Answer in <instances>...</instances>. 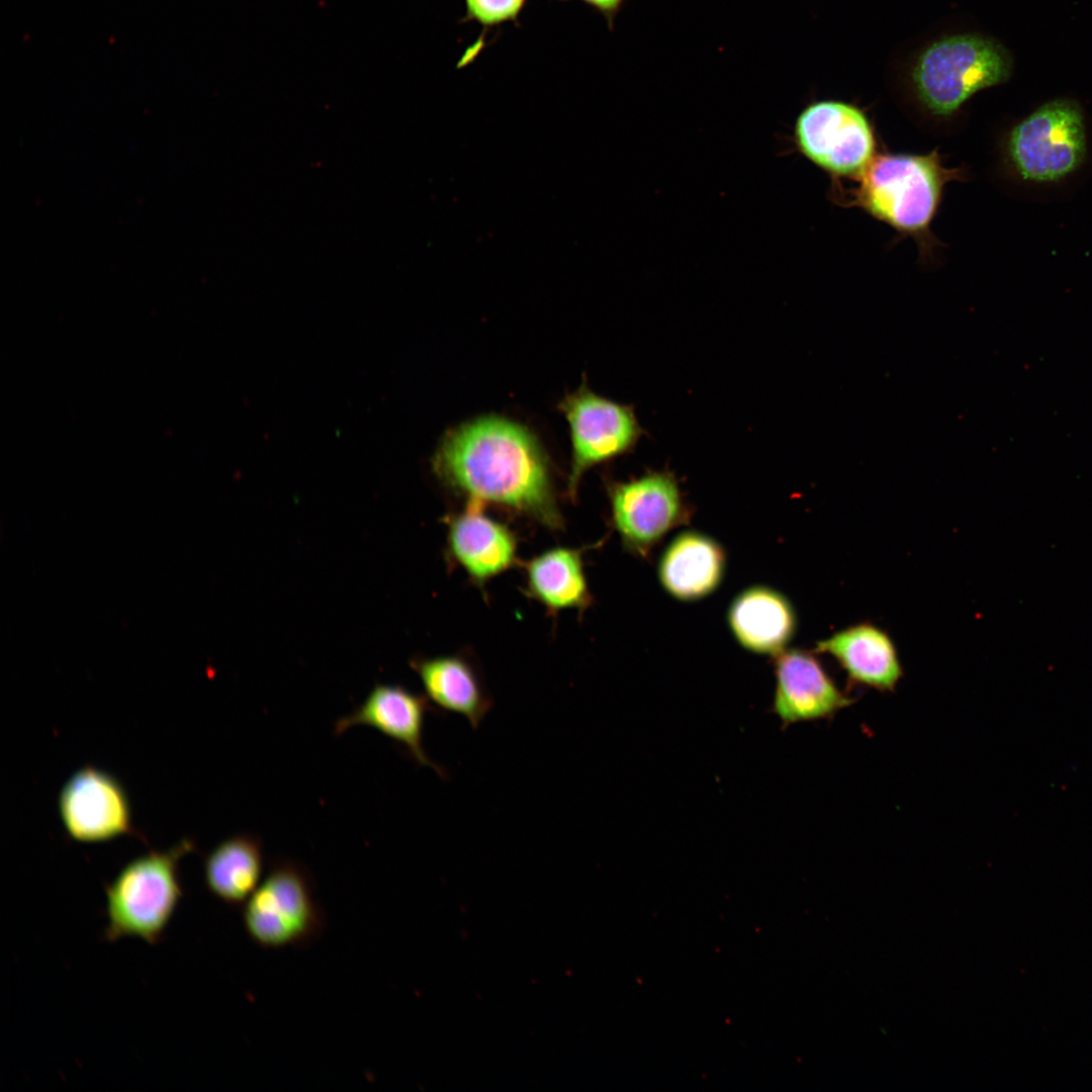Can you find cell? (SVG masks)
Returning <instances> with one entry per match:
<instances>
[{"label":"cell","instance_id":"6da1fadb","mask_svg":"<svg viewBox=\"0 0 1092 1092\" xmlns=\"http://www.w3.org/2000/svg\"><path fill=\"white\" fill-rule=\"evenodd\" d=\"M437 475L482 506H500L551 530L563 526L547 459L532 433L488 416L453 429L433 458Z\"/></svg>","mask_w":1092,"mask_h":1092},{"label":"cell","instance_id":"7a4b0ae2","mask_svg":"<svg viewBox=\"0 0 1092 1092\" xmlns=\"http://www.w3.org/2000/svg\"><path fill=\"white\" fill-rule=\"evenodd\" d=\"M967 177L963 167H946L938 150L926 154L879 153L856 177L831 179L828 196L855 207L912 238L920 258L931 259L938 241L931 233L946 185Z\"/></svg>","mask_w":1092,"mask_h":1092},{"label":"cell","instance_id":"3957f363","mask_svg":"<svg viewBox=\"0 0 1092 1092\" xmlns=\"http://www.w3.org/2000/svg\"><path fill=\"white\" fill-rule=\"evenodd\" d=\"M1009 74V57L998 43L976 34L952 35L918 58L911 74L912 95L930 130L946 132L974 94L1004 82Z\"/></svg>","mask_w":1092,"mask_h":1092},{"label":"cell","instance_id":"277c9868","mask_svg":"<svg viewBox=\"0 0 1092 1092\" xmlns=\"http://www.w3.org/2000/svg\"><path fill=\"white\" fill-rule=\"evenodd\" d=\"M194 847L184 838L167 850L138 856L119 871L105 889L106 940H161L183 896L179 862Z\"/></svg>","mask_w":1092,"mask_h":1092},{"label":"cell","instance_id":"5b68a950","mask_svg":"<svg viewBox=\"0 0 1092 1092\" xmlns=\"http://www.w3.org/2000/svg\"><path fill=\"white\" fill-rule=\"evenodd\" d=\"M241 909L247 935L265 949L305 948L323 935L327 925L312 874L289 858L270 862Z\"/></svg>","mask_w":1092,"mask_h":1092},{"label":"cell","instance_id":"8992f818","mask_svg":"<svg viewBox=\"0 0 1092 1092\" xmlns=\"http://www.w3.org/2000/svg\"><path fill=\"white\" fill-rule=\"evenodd\" d=\"M613 526L623 547L646 559L673 529L686 525L693 510L670 469H647L628 480L606 483Z\"/></svg>","mask_w":1092,"mask_h":1092},{"label":"cell","instance_id":"52a82bcc","mask_svg":"<svg viewBox=\"0 0 1092 1092\" xmlns=\"http://www.w3.org/2000/svg\"><path fill=\"white\" fill-rule=\"evenodd\" d=\"M794 149L831 179L858 176L879 154L876 130L858 107L835 100L809 104L793 129Z\"/></svg>","mask_w":1092,"mask_h":1092},{"label":"cell","instance_id":"ba28073f","mask_svg":"<svg viewBox=\"0 0 1092 1092\" xmlns=\"http://www.w3.org/2000/svg\"><path fill=\"white\" fill-rule=\"evenodd\" d=\"M1086 154V134L1078 105L1050 101L1016 124L1006 141L1011 167L1024 180L1055 182L1074 172Z\"/></svg>","mask_w":1092,"mask_h":1092},{"label":"cell","instance_id":"9c48e42d","mask_svg":"<svg viewBox=\"0 0 1092 1092\" xmlns=\"http://www.w3.org/2000/svg\"><path fill=\"white\" fill-rule=\"evenodd\" d=\"M559 408L570 427L572 462L568 488L572 496L586 470L632 452L646 435L633 405L603 397L585 382L567 394Z\"/></svg>","mask_w":1092,"mask_h":1092},{"label":"cell","instance_id":"30bf717a","mask_svg":"<svg viewBox=\"0 0 1092 1092\" xmlns=\"http://www.w3.org/2000/svg\"><path fill=\"white\" fill-rule=\"evenodd\" d=\"M58 807L68 835L79 842H104L135 834L131 807L121 783L108 771L87 764L66 781Z\"/></svg>","mask_w":1092,"mask_h":1092},{"label":"cell","instance_id":"8fae6325","mask_svg":"<svg viewBox=\"0 0 1092 1092\" xmlns=\"http://www.w3.org/2000/svg\"><path fill=\"white\" fill-rule=\"evenodd\" d=\"M438 712L422 695L399 685L377 684L359 706L335 722L334 735L340 736L354 726L371 727L401 746L418 765L447 779L446 769L430 758L423 741L427 716Z\"/></svg>","mask_w":1092,"mask_h":1092},{"label":"cell","instance_id":"7c38bea8","mask_svg":"<svg viewBox=\"0 0 1092 1092\" xmlns=\"http://www.w3.org/2000/svg\"><path fill=\"white\" fill-rule=\"evenodd\" d=\"M772 710L785 726L830 719L853 703L814 653L787 648L774 657Z\"/></svg>","mask_w":1092,"mask_h":1092},{"label":"cell","instance_id":"4fadbf2b","mask_svg":"<svg viewBox=\"0 0 1092 1092\" xmlns=\"http://www.w3.org/2000/svg\"><path fill=\"white\" fill-rule=\"evenodd\" d=\"M814 651L833 657L851 685L892 692L903 676L894 641L873 623L839 630L819 640Z\"/></svg>","mask_w":1092,"mask_h":1092},{"label":"cell","instance_id":"5bb4252c","mask_svg":"<svg viewBox=\"0 0 1092 1092\" xmlns=\"http://www.w3.org/2000/svg\"><path fill=\"white\" fill-rule=\"evenodd\" d=\"M727 623L736 641L746 650L777 656L797 631V613L781 592L756 584L741 590L731 602Z\"/></svg>","mask_w":1092,"mask_h":1092},{"label":"cell","instance_id":"9a60e30c","mask_svg":"<svg viewBox=\"0 0 1092 1092\" xmlns=\"http://www.w3.org/2000/svg\"><path fill=\"white\" fill-rule=\"evenodd\" d=\"M727 556L713 537L695 530L676 535L662 552L657 576L663 589L682 602L712 595L721 584Z\"/></svg>","mask_w":1092,"mask_h":1092},{"label":"cell","instance_id":"2e32d148","mask_svg":"<svg viewBox=\"0 0 1092 1092\" xmlns=\"http://www.w3.org/2000/svg\"><path fill=\"white\" fill-rule=\"evenodd\" d=\"M447 540L455 561L478 583L506 571L516 560L515 535L477 504L470 503L451 518Z\"/></svg>","mask_w":1092,"mask_h":1092},{"label":"cell","instance_id":"e0dca14e","mask_svg":"<svg viewBox=\"0 0 1092 1092\" xmlns=\"http://www.w3.org/2000/svg\"><path fill=\"white\" fill-rule=\"evenodd\" d=\"M418 673L430 702L440 711L454 713L477 729L493 707L479 671L468 659L445 655L415 660Z\"/></svg>","mask_w":1092,"mask_h":1092},{"label":"cell","instance_id":"ac0fdd59","mask_svg":"<svg viewBox=\"0 0 1092 1092\" xmlns=\"http://www.w3.org/2000/svg\"><path fill=\"white\" fill-rule=\"evenodd\" d=\"M263 873V842L249 833L221 840L207 853L203 863L207 889L232 907L242 908L261 883Z\"/></svg>","mask_w":1092,"mask_h":1092},{"label":"cell","instance_id":"d6986e66","mask_svg":"<svg viewBox=\"0 0 1092 1092\" xmlns=\"http://www.w3.org/2000/svg\"><path fill=\"white\" fill-rule=\"evenodd\" d=\"M527 590L550 611L583 610L592 601L579 549L555 547L526 566Z\"/></svg>","mask_w":1092,"mask_h":1092},{"label":"cell","instance_id":"ffe728a7","mask_svg":"<svg viewBox=\"0 0 1092 1092\" xmlns=\"http://www.w3.org/2000/svg\"><path fill=\"white\" fill-rule=\"evenodd\" d=\"M526 0H465L467 17L491 26L516 20Z\"/></svg>","mask_w":1092,"mask_h":1092},{"label":"cell","instance_id":"44dd1931","mask_svg":"<svg viewBox=\"0 0 1092 1092\" xmlns=\"http://www.w3.org/2000/svg\"><path fill=\"white\" fill-rule=\"evenodd\" d=\"M602 12L611 23L623 0H581Z\"/></svg>","mask_w":1092,"mask_h":1092}]
</instances>
